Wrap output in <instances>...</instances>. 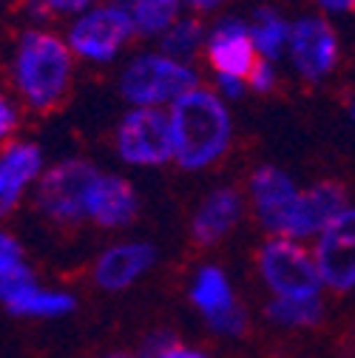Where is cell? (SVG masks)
Here are the masks:
<instances>
[{
	"instance_id": "6da1fadb",
	"label": "cell",
	"mask_w": 355,
	"mask_h": 358,
	"mask_svg": "<svg viewBox=\"0 0 355 358\" xmlns=\"http://www.w3.org/2000/svg\"><path fill=\"white\" fill-rule=\"evenodd\" d=\"M74 52L68 40L46 26H29L12 49V83L29 108H55L71 85Z\"/></svg>"
},
{
	"instance_id": "7a4b0ae2",
	"label": "cell",
	"mask_w": 355,
	"mask_h": 358,
	"mask_svg": "<svg viewBox=\"0 0 355 358\" xmlns=\"http://www.w3.org/2000/svg\"><path fill=\"white\" fill-rule=\"evenodd\" d=\"M168 114L173 128V159L185 171L210 168L225 157L233 137V120L228 100L216 88H194L176 100Z\"/></svg>"
},
{
	"instance_id": "3957f363",
	"label": "cell",
	"mask_w": 355,
	"mask_h": 358,
	"mask_svg": "<svg viewBox=\"0 0 355 358\" xmlns=\"http://www.w3.org/2000/svg\"><path fill=\"white\" fill-rule=\"evenodd\" d=\"M194 88H199L196 69L159 49L134 55L119 74V94L131 108H171Z\"/></svg>"
},
{
	"instance_id": "277c9868",
	"label": "cell",
	"mask_w": 355,
	"mask_h": 358,
	"mask_svg": "<svg viewBox=\"0 0 355 358\" xmlns=\"http://www.w3.org/2000/svg\"><path fill=\"white\" fill-rule=\"evenodd\" d=\"M134 34L137 29H134V20H131L128 9L119 0H106V3H97L88 12L77 15L68 23L66 40L74 57L103 66V63H114L119 52L125 49V43Z\"/></svg>"
},
{
	"instance_id": "5b68a950",
	"label": "cell",
	"mask_w": 355,
	"mask_h": 358,
	"mask_svg": "<svg viewBox=\"0 0 355 358\" xmlns=\"http://www.w3.org/2000/svg\"><path fill=\"white\" fill-rule=\"evenodd\" d=\"M261 279L273 290L276 299H310L319 296L324 279L319 273L316 256H310L298 239L276 236L261 248L259 256Z\"/></svg>"
},
{
	"instance_id": "8992f818",
	"label": "cell",
	"mask_w": 355,
	"mask_h": 358,
	"mask_svg": "<svg viewBox=\"0 0 355 358\" xmlns=\"http://www.w3.org/2000/svg\"><path fill=\"white\" fill-rule=\"evenodd\" d=\"M97 179L100 171L85 159L57 162L40 176L37 208L55 222H80L88 216V202Z\"/></svg>"
},
{
	"instance_id": "52a82bcc",
	"label": "cell",
	"mask_w": 355,
	"mask_h": 358,
	"mask_svg": "<svg viewBox=\"0 0 355 358\" xmlns=\"http://www.w3.org/2000/svg\"><path fill=\"white\" fill-rule=\"evenodd\" d=\"M341 57L338 31L321 12H310L293 17L290 43H287V60L293 71L307 83L327 80Z\"/></svg>"
},
{
	"instance_id": "ba28073f",
	"label": "cell",
	"mask_w": 355,
	"mask_h": 358,
	"mask_svg": "<svg viewBox=\"0 0 355 358\" xmlns=\"http://www.w3.org/2000/svg\"><path fill=\"white\" fill-rule=\"evenodd\" d=\"M119 159L137 168H154L173 159V128L165 108H131L117 128Z\"/></svg>"
},
{
	"instance_id": "9c48e42d",
	"label": "cell",
	"mask_w": 355,
	"mask_h": 358,
	"mask_svg": "<svg viewBox=\"0 0 355 358\" xmlns=\"http://www.w3.org/2000/svg\"><path fill=\"white\" fill-rule=\"evenodd\" d=\"M316 264L330 290L355 287V208H344L316 236Z\"/></svg>"
},
{
	"instance_id": "30bf717a",
	"label": "cell",
	"mask_w": 355,
	"mask_h": 358,
	"mask_svg": "<svg viewBox=\"0 0 355 358\" xmlns=\"http://www.w3.org/2000/svg\"><path fill=\"white\" fill-rule=\"evenodd\" d=\"M205 55L213 74H233L242 80L250 77L253 66L261 57L253 43L247 17H239V15H225L210 26Z\"/></svg>"
},
{
	"instance_id": "8fae6325",
	"label": "cell",
	"mask_w": 355,
	"mask_h": 358,
	"mask_svg": "<svg viewBox=\"0 0 355 358\" xmlns=\"http://www.w3.org/2000/svg\"><path fill=\"white\" fill-rule=\"evenodd\" d=\"M344 208H347L344 205V188L335 182H319V185L298 194L282 236L298 239V242L310 239V236H319Z\"/></svg>"
},
{
	"instance_id": "7c38bea8",
	"label": "cell",
	"mask_w": 355,
	"mask_h": 358,
	"mask_svg": "<svg viewBox=\"0 0 355 358\" xmlns=\"http://www.w3.org/2000/svg\"><path fill=\"white\" fill-rule=\"evenodd\" d=\"M250 194H253V205H256L261 225L268 231H273L276 236H282V231L287 225V216H290V210L301 194L293 185V179L282 168L261 165L250 179Z\"/></svg>"
},
{
	"instance_id": "4fadbf2b",
	"label": "cell",
	"mask_w": 355,
	"mask_h": 358,
	"mask_svg": "<svg viewBox=\"0 0 355 358\" xmlns=\"http://www.w3.org/2000/svg\"><path fill=\"white\" fill-rule=\"evenodd\" d=\"M157 262V250L148 242H119L108 250L94 264V282L103 290H125L131 287L140 276H145Z\"/></svg>"
},
{
	"instance_id": "5bb4252c",
	"label": "cell",
	"mask_w": 355,
	"mask_h": 358,
	"mask_svg": "<svg viewBox=\"0 0 355 358\" xmlns=\"http://www.w3.org/2000/svg\"><path fill=\"white\" fill-rule=\"evenodd\" d=\"M43 176V151L34 143H12L0 157V208L12 210L23 191Z\"/></svg>"
},
{
	"instance_id": "9a60e30c",
	"label": "cell",
	"mask_w": 355,
	"mask_h": 358,
	"mask_svg": "<svg viewBox=\"0 0 355 358\" xmlns=\"http://www.w3.org/2000/svg\"><path fill=\"white\" fill-rule=\"evenodd\" d=\"M140 199L131 182L114 173H100L88 202V216L103 228H122L137 216Z\"/></svg>"
},
{
	"instance_id": "2e32d148",
	"label": "cell",
	"mask_w": 355,
	"mask_h": 358,
	"mask_svg": "<svg viewBox=\"0 0 355 358\" xmlns=\"http://www.w3.org/2000/svg\"><path fill=\"white\" fill-rule=\"evenodd\" d=\"M242 216V196L233 188H216L205 196L199 210L194 213V239L199 245H213L222 236H228Z\"/></svg>"
},
{
	"instance_id": "e0dca14e",
	"label": "cell",
	"mask_w": 355,
	"mask_h": 358,
	"mask_svg": "<svg viewBox=\"0 0 355 358\" xmlns=\"http://www.w3.org/2000/svg\"><path fill=\"white\" fill-rule=\"evenodd\" d=\"M247 23H250V34H253V43H256V49H259L261 57H268L273 63L287 57V43H290L293 20H287L282 9L270 6V3H261V6H256L250 12Z\"/></svg>"
},
{
	"instance_id": "ac0fdd59",
	"label": "cell",
	"mask_w": 355,
	"mask_h": 358,
	"mask_svg": "<svg viewBox=\"0 0 355 358\" xmlns=\"http://www.w3.org/2000/svg\"><path fill=\"white\" fill-rule=\"evenodd\" d=\"M191 301L199 307V313L208 322H213L222 316V313H231L233 307H239L233 287H231V279L225 276V271H219L213 264L202 267V271L194 276Z\"/></svg>"
},
{
	"instance_id": "d6986e66",
	"label": "cell",
	"mask_w": 355,
	"mask_h": 358,
	"mask_svg": "<svg viewBox=\"0 0 355 358\" xmlns=\"http://www.w3.org/2000/svg\"><path fill=\"white\" fill-rule=\"evenodd\" d=\"M6 310L15 313V316H31V319H60L68 316L74 310V296L63 293V290H52V287H40L37 282L23 287L20 293L9 296Z\"/></svg>"
},
{
	"instance_id": "ffe728a7",
	"label": "cell",
	"mask_w": 355,
	"mask_h": 358,
	"mask_svg": "<svg viewBox=\"0 0 355 358\" xmlns=\"http://www.w3.org/2000/svg\"><path fill=\"white\" fill-rule=\"evenodd\" d=\"M208 31L199 15H182L162 37H159V52L191 63L205 46H208Z\"/></svg>"
},
{
	"instance_id": "44dd1931",
	"label": "cell",
	"mask_w": 355,
	"mask_h": 358,
	"mask_svg": "<svg viewBox=\"0 0 355 358\" xmlns=\"http://www.w3.org/2000/svg\"><path fill=\"white\" fill-rule=\"evenodd\" d=\"M119 3L128 9L140 37L159 40L176 20L182 17V6L165 3V0H119Z\"/></svg>"
},
{
	"instance_id": "7402d4cb",
	"label": "cell",
	"mask_w": 355,
	"mask_h": 358,
	"mask_svg": "<svg viewBox=\"0 0 355 358\" xmlns=\"http://www.w3.org/2000/svg\"><path fill=\"white\" fill-rule=\"evenodd\" d=\"M34 285V276L29 271V264L23 259L20 245L6 234L0 239V299H9L15 293H20L23 287Z\"/></svg>"
},
{
	"instance_id": "603a6c76",
	"label": "cell",
	"mask_w": 355,
	"mask_h": 358,
	"mask_svg": "<svg viewBox=\"0 0 355 358\" xmlns=\"http://www.w3.org/2000/svg\"><path fill=\"white\" fill-rule=\"evenodd\" d=\"M268 319L282 327H310L321 319V296L310 299H273L268 304Z\"/></svg>"
},
{
	"instance_id": "cb8c5ba5",
	"label": "cell",
	"mask_w": 355,
	"mask_h": 358,
	"mask_svg": "<svg viewBox=\"0 0 355 358\" xmlns=\"http://www.w3.org/2000/svg\"><path fill=\"white\" fill-rule=\"evenodd\" d=\"M276 63L273 60H268V57H259V63L253 66V71H250V77H247V85H250V92H256V94H268L270 88L276 85Z\"/></svg>"
},
{
	"instance_id": "d4e9b609",
	"label": "cell",
	"mask_w": 355,
	"mask_h": 358,
	"mask_svg": "<svg viewBox=\"0 0 355 358\" xmlns=\"http://www.w3.org/2000/svg\"><path fill=\"white\" fill-rule=\"evenodd\" d=\"M216 333H222V336H231V338H236V336H242L245 333V327H247V313H245V307L239 304V307H233L231 313H222L219 319H213V322H208Z\"/></svg>"
},
{
	"instance_id": "484cf974",
	"label": "cell",
	"mask_w": 355,
	"mask_h": 358,
	"mask_svg": "<svg viewBox=\"0 0 355 358\" xmlns=\"http://www.w3.org/2000/svg\"><path fill=\"white\" fill-rule=\"evenodd\" d=\"M43 3L49 6L52 17H71L74 20L77 15H82L92 6H97L100 0H43Z\"/></svg>"
},
{
	"instance_id": "4316f807",
	"label": "cell",
	"mask_w": 355,
	"mask_h": 358,
	"mask_svg": "<svg viewBox=\"0 0 355 358\" xmlns=\"http://www.w3.org/2000/svg\"><path fill=\"white\" fill-rule=\"evenodd\" d=\"M213 80H216V92L225 100H242L245 92H250L247 80L233 77V74H213Z\"/></svg>"
},
{
	"instance_id": "83f0119b",
	"label": "cell",
	"mask_w": 355,
	"mask_h": 358,
	"mask_svg": "<svg viewBox=\"0 0 355 358\" xmlns=\"http://www.w3.org/2000/svg\"><path fill=\"white\" fill-rule=\"evenodd\" d=\"M17 122H20L17 106H15L9 97H3V100H0V134H3V137H9V134L17 128Z\"/></svg>"
},
{
	"instance_id": "f1b7e54d",
	"label": "cell",
	"mask_w": 355,
	"mask_h": 358,
	"mask_svg": "<svg viewBox=\"0 0 355 358\" xmlns=\"http://www.w3.org/2000/svg\"><path fill=\"white\" fill-rule=\"evenodd\" d=\"M313 3L327 17H344L355 12V0H313Z\"/></svg>"
},
{
	"instance_id": "f546056e",
	"label": "cell",
	"mask_w": 355,
	"mask_h": 358,
	"mask_svg": "<svg viewBox=\"0 0 355 358\" xmlns=\"http://www.w3.org/2000/svg\"><path fill=\"white\" fill-rule=\"evenodd\" d=\"M185 9H191V15H210L216 9H222L228 0H182Z\"/></svg>"
},
{
	"instance_id": "4dcf8cb0",
	"label": "cell",
	"mask_w": 355,
	"mask_h": 358,
	"mask_svg": "<svg viewBox=\"0 0 355 358\" xmlns=\"http://www.w3.org/2000/svg\"><path fill=\"white\" fill-rule=\"evenodd\" d=\"M154 358H208L205 352H199V350H191V347H182V344H171L168 350H162L159 355H154Z\"/></svg>"
},
{
	"instance_id": "1f68e13d",
	"label": "cell",
	"mask_w": 355,
	"mask_h": 358,
	"mask_svg": "<svg viewBox=\"0 0 355 358\" xmlns=\"http://www.w3.org/2000/svg\"><path fill=\"white\" fill-rule=\"evenodd\" d=\"M165 3H173V6H185V3H182V0H165Z\"/></svg>"
},
{
	"instance_id": "d6a6232c",
	"label": "cell",
	"mask_w": 355,
	"mask_h": 358,
	"mask_svg": "<svg viewBox=\"0 0 355 358\" xmlns=\"http://www.w3.org/2000/svg\"><path fill=\"white\" fill-rule=\"evenodd\" d=\"M349 120H352V122H355V103H352V106H349Z\"/></svg>"
},
{
	"instance_id": "836d02e7",
	"label": "cell",
	"mask_w": 355,
	"mask_h": 358,
	"mask_svg": "<svg viewBox=\"0 0 355 358\" xmlns=\"http://www.w3.org/2000/svg\"><path fill=\"white\" fill-rule=\"evenodd\" d=\"M103 358H125V355H103Z\"/></svg>"
}]
</instances>
